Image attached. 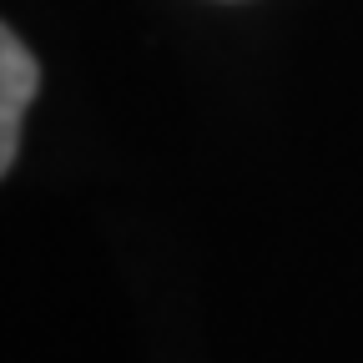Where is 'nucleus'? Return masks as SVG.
Listing matches in <instances>:
<instances>
[{"instance_id": "obj_1", "label": "nucleus", "mask_w": 363, "mask_h": 363, "mask_svg": "<svg viewBox=\"0 0 363 363\" xmlns=\"http://www.w3.org/2000/svg\"><path fill=\"white\" fill-rule=\"evenodd\" d=\"M40 86V66L21 45V35L11 26H0V177L11 172L16 152H21V121L26 106Z\"/></svg>"}]
</instances>
